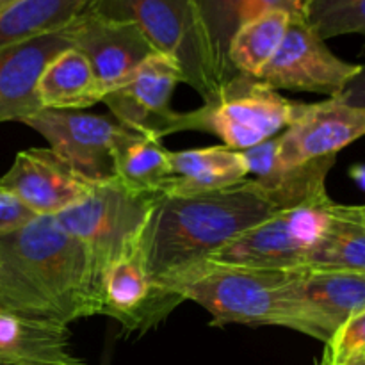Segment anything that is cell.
<instances>
[{
    "label": "cell",
    "mask_w": 365,
    "mask_h": 365,
    "mask_svg": "<svg viewBox=\"0 0 365 365\" xmlns=\"http://www.w3.org/2000/svg\"><path fill=\"white\" fill-rule=\"evenodd\" d=\"M335 160L337 157H327L289 168L269 182L245 178L216 191L157 196L141 235L155 287L166 294L163 289L173 278L216 255L280 209L327 195V177Z\"/></svg>",
    "instance_id": "1"
},
{
    "label": "cell",
    "mask_w": 365,
    "mask_h": 365,
    "mask_svg": "<svg viewBox=\"0 0 365 365\" xmlns=\"http://www.w3.org/2000/svg\"><path fill=\"white\" fill-rule=\"evenodd\" d=\"M100 309L88 255L56 217L0 234V316L70 327Z\"/></svg>",
    "instance_id": "2"
},
{
    "label": "cell",
    "mask_w": 365,
    "mask_h": 365,
    "mask_svg": "<svg viewBox=\"0 0 365 365\" xmlns=\"http://www.w3.org/2000/svg\"><path fill=\"white\" fill-rule=\"evenodd\" d=\"M294 271V269H292ZM292 271L203 260L163 289L180 305L195 302L205 309L212 327H285Z\"/></svg>",
    "instance_id": "3"
},
{
    "label": "cell",
    "mask_w": 365,
    "mask_h": 365,
    "mask_svg": "<svg viewBox=\"0 0 365 365\" xmlns=\"http://www.w3.org/2000/svg\"><path fill=\"white\" fill-rule=\"evenodd\" d=\"M305 102L280 95L259 78L235 73L214 98L198 109L175 113L170 134L209 132L232 150H248L277 138L302 113Z\"/></svg>",
    "instance_id": "4"
},
{
    "label": "cell",
    "mask_w": 365,
    "mask_h": 365,
    "mask_svg": "<svg viewBox=\"0 0 365 365\" xmlns=\"http://www.w3.org/2000/svg\"><path fill=\"white\" fill-rule=\"evenodd\" d=\"M155 198L153 192L139 191L114 177L95 182L82 202L53 216L84 248L98 296L107 267L141 242Z\"/></svg>",
    "instance_id": "5"
},
{
    "label": "cell",
    "mask_w": 365,
    "mask_h": 365,
    "mask_svg": "<svg viewBox=\"0 0 365 365\" xmlns=\"http://www.w3.org/2000/svg\"><path fill=\"white\" fill-rule=\"evenodd\" d=\"M93 7L135 21L153 50L177 63L184 84L191 86L203 102L214 98L228 82L191 0H93Z\"/></svg>",
    "instance_id": "6"
},
{
    "label": "cell",
    "mask_w": 365,
    "mask_h": 365,
    "mask_svg": "<svg viewBox=\"0 0 365 365\" xmlns=\"http://www.w3.org/2000/svg\"><path fill=\"white\" fill-rule=\"evenodd\" d=\"M334 205L327 192L280 209L207 260L269 271L302 269L323 237Z\"/></svg>",
    "instance_id": "7"
},
{
    "label": "cell",
    "mask_w": 365,
    "mask_h": 365,
    "mask_svg": "<svg viewBox=\"0 0 365 365\" xmlns=\"http://www.w3.org/2000/svg\"><path fill=\"white\" fill-rule=\"evenodd\" d=\"M365 309V274L337 269H294L289 282V330L323 342Z\"/></svg>",
    "instance_id": "8"
},
{
    "label": "cell",
    "mask_w": 365,
    "mask_h": 365,
    "mask_svg": "<svg viewBox=\"0 0 365 365\" xmlns=\"http://www.w3.org/2000/svg\"><path fill=\"white\" fill-rule=\"evenodd\" d=\"M359 71L360 64L335 56L305 18L294 16L277 53L257 78L277 91L317 93L335 98Z\"/></svg>",
    "instance_id": "9"
},
{
    "label": "cell",
    "mask_w": 365,
    "mask_h": 365,
    "mask_svg": "<svg viewBox=\"0 0 365 365\" xmlns=\"http://www.w3.org/2000/svg\"><path fill=\"white\" fill-rule=\"evenodd\" d=\"M48 141V148L91 182L114 178L113 148L123 125L107 114L41 109L21 120Z\"/></svg>",
    "instance_id": "10"
},
{
    "label": "cell",
    "mask_w": 365,
    "mask_h": 365,
    "mask_svg": "<svg viewBox=\"0 0 365 365\" xmlns=\"http://www.w3.org/2000/svg\"><path fill=\"white\" fill-rule=\"evenodd\" d=\"M70 45L91 64L106 95L157 53L135 21L110 16L91 6L64 27Z\"/></svg>",
    "instance_id": "11"
},
{
    "label": "cell",
    "mask_w": 365,
    "mask_h": 365,
    "mask_svg": "<svg viewBox=\"0 0 365 365\" xmlns=\"http://www.w3.org/2000/svg\"><path fill=\"white\" fill-rule=\"evenodd\" d=\"M364 135L365 109L346 106L337 96L305 103L296 120L277 135L278 175L312 160L337 157Z\"/></svg>",
    "instance_id": "12"
},
{
    "label": "cell",
    "mask_w": 365,
    "mask_h": 365,
    "mask_svg": "<svg viewBox=\"0 0 365 365\" xmlns=\"http://www.w3.org/2000/svg\"><path fill=\"white\" fill-rule=\"evenodd\" d=\"M182 78L180 68L170 57L153 53L143 61L130 77L103 96L110 116L125 128L166 138L177 110L171 109V96Z\"/></svg>",
    "instance_id": "13"
},
{
    "label": "cell",
    "mask_w": 365,
    "mask_h": 365,
    "mask_svg": "<svg viewBox=\"0 0 365 365\" xmlns=\"http://www.w3.org/2000/svg\"><path fill=\"white\" fill-rule=\"evenodd\" d=\"M95 182L81 177L50 148L18 152L0 187L13 192L36 216H57L89 195Z\"/></svg>",
    "instance_id": "14"
},
{
    "label": "cell",
    "mask_w": 365,
    "mask_h": 365,
    "mask_svg": "<svg viewBox=\"0 0 365 365\" xmlns=\"http://www.w3.org/2000/svg\"><path fill=\"white\" fill-rule=\"evenodd\" d=\"M100 316L110 317L123 330L138 334L155 328L178 307L152 282L141 242L107 267L100 284Z\"/></svg>",
    "instance_id": "15"
},
{
    "label": "cell",
    "mask_w": 365,
    "mask_h": 365,
    "mask_svg": "<svg viewBox=\"0 0 365 365\" xmlns=\"http://www.w3.org/2000/svg\"><path fill=\"white\" fill-rule=\"evenodd\" d=\"M64 29L0 50V123L20 121L41 110L38 81L53 57L70 48Z\"/></svg>",
    "instance_id": "16"
},
{
    "label": "cell",
    "mask_w": 365,
    "mask_h": 365,
    "mask_svg": "<svg viewBox=\"0 0 365 365\" xmlns=\"http://www.w3.org/2000/svg\"><path fill=\"white\" fill-rule=\"evenodd\" d=\"M248 175V164L241 150L225 145L171 152V177L159 196L216 191L245 180Z\"/></svg>",
    "instance_id": "17"
},
{
    "label": "cell",
    "mask_w": 365,
    "mask_h": 365,
    "mask_svg": "<svg viewBox=\"0 0 365 365\" xmlns=\"http://www.w3.org/2000/svg\"><path fill=\"white\" fill-rule=\"evenodd\" d=\"M36 93L41 109L52 110L88 109L106 96L89 61L73 46L50 61L39 77Z\"/></svg>",
    "instance_id": "18"
},
{
    "label": "cell",
    "mask_w": 365,
    "mask_h": 365,
    "mask_svg": "<svg viewBox=\"0 0 365 365\" xmlns=\"http://www.w3.org/2000/svg\"><path fill=\"white\" fill-rule=\"evenodd\" d=\"M70 339L68 327L0 316V351L20 365H86Z\"/></svg>",
    "instance_id": "19"
},
{
    "label": "cell",
    "mask_w": 365,
    "mask_h": 365,
    "mask_svg": "<svg viewBox=\"0 0 365 365\" xmlns=\"http://www.w3.org/2000/svg\"><path fill=\"white\" fill-rule=\"evenodd\" d=\"M113 164L118 180L157 196L171 177V152L163 139L125 127L114 141Z\"/></svg>",
    "instance_id": "20"
},
{
    "label": "cell",
    "mask_w": 365,
    "mask_h": 365,
    "mask_svg": "<svg viewBox=\"0 0 365 365\" xmlns=\"http://www.w3.org/2000/svg\"><path fill=\"white\" fill-rule=\"evenodd\" d=\"M305 267L365 274V217L359 205L335 203L330 223Z\"/></svg>",
    "instance_id": "21"
},
{
    "label": "cell",
    "mask_w": 365,
    "mask_h": 365,
    "mask_svg": "<svg viewBox=\"0 0 365 365\" xmlns=\"http://www.w3.org/2000/svg\"><path fill=\"white\" fill-rule=\"evenodd\" d=\"M91 4L93 0H18L0 13V50L61 31Z\"/></svg>",
    "instance_id": "22"
},
{
    "label": "cell",
    "mask_w": 365,
    "mask_h": 365,
    "mask_svg": "<svg viewBox=\"0 0 365 365\" xmlns=\"http://www.w3.org/2000/svg\"><path fill=\"white\" fill-rule=\"evenodd\" d=\"M291 18L284 11H271L239 25L228 46L232 68L237 73L259 77L284 41Z\"/></svg>",
    "instance_id": "23"
},
{
    "label": "cell",
    "mask_w": 365,
    "mask_h": 365,
    "mask_svg": "<svg viewBox=\"0 0 365 365\" xmlns=\"http://www.w3.org/2000/svg\"><path fill=\"white\" fill-rule=\"evenodd\" d=\"M212 56L225 77L230 81L237 71L228 61V46L241 25L245 0H191Z\"/></svg>",
    "instance_id": "24"
},
{
    "label": "cell",
    "mask_w": 365,
    "mask_h": 365,
    "mask_svg": "<svg viewBox=\"0 0 365 365\" xmlns=\"http://www.w3.org/2000/svg\"><path fill=\"white\" fill-rule=\"evenodd\" d=\"M303 18L324 41L346 34L365 36V0H303Z\"/></svg>",
    "instance_id": "25"
},
{
    "label": "cell",
    "mask_w": 365,
    "mask_h": 365,
    "mask_svg": "<svg viewBox=\"0 0 365 365\" xmlns=\"http://www.w3.org/2000/svg\"><path fill=\"white\" fill-rule=\"evenodd\" d=\"M365 348V309L353 316L334 339L324 346V351L335 364L348 360Z\"/></svg>",
    "instance_id": "26"
},
{
    "label": "cell",
    "mask_w": 365,
    "mask_h": 365,
    "mask_svg": "<svg viewBox=\"0 0 365 365\" xmlns=\"http://www.w3.org/2000/svg\"><path fill=\"white\" fill-rule=\"evenodd\" d=\"M245 155L246 164H248L250 173L257 180H273L278 175L277 168V138L264 141L260 145L253 146V148L241 150Z\"/></svg>",
    "instance_id": "27"
},
{
    "label": "cell",
    "mask_w": 365,
    "mask_h": 365,
    "mask_svg": "<svg viewBox=\"0 0 365 365\" xmlns=\"http://www.w3.org/2000/svg\"><path fill=\"white\" fill-rule=\"evenodd\" d=\"M34 217L36 214L21 200L0 187V234L16 230Z\"/></svg>",
    "instance_id": "28"
},
{
    "label": "cell",
    "mask_w": 365,
    "mask_h": 365,
    "mask_svg": "<svg viewBox=\"0 0 365 365\" xmlns=\"http://www.w3.org/2000/svg\"><path fill=\"white\" fill-rule=\"evenodd\" d=\"M271 11H284L292 18L303 16V0H245L241 11V24L271 13Z\"/></svg>",
    "instance_id": "29"
},
{
    "label": "cell",
    "mask_w": 365,
    "mask_h": 365,
    "mask_svg": "<svg viewBox=\"0 0 365 365\" xmlns=\"http://www.w3.org/2000/svg\"><path fill=\"white\" fill-rule=\"evenodd\" d=\"M346 106L365 109V64H360V71L351 78L344 91L337 96Z\"/></svg>",
    "instance_id": "30"
},
{
    "label": "cell",
    "mask_w": 365,
    "mask_h": 365,
    "mask_svg": "<svg viewBox=\"0 0 365 365\" xmlns=\"http://www.w3.org/2000/svg\"><path fill=\"white\" fill-rule=\"evenodd\" d=\"M316 365H365V355L360 351V353H356V355L349 356V359L344 360V362L335 364L334 360L330 359V355H328L327 351H323V356H321V360Z\"/></svg>",
    "instance_id": "31"
},
{
    "label": "cell",
    "mask_w": 365,
    "mask_h": 365,
    "mask_svg": "<svg viewBox=\"0 0 365 365\" xmlns=\"http://www.w3.org/2000/svg\"><path fill=\"white\" fill-rule=\"evenodd\" d=\"M349 177L353 178L356 185L365 191V164H355L349 168Z\"/></svg>",
    "instance_id": "32"
},
{
    "label": "cell",
    "mask_w": 365,
    "mask_h": 365,
    "mask_svg": "<svg viewBox=\"0 0 365 365\" xmlns=\"http://www.w3.org/2000/svg\"><path fill=\"white\" fill-rule=\"evenodd\" d=\"M14 2H18V0H0V13H2L4 9H7L9 6H13Z\"/></svg>",
    "instance_id": "33"
},
{
    "label": "cell",
    "mask_w": 365,
    "mask_h": 365,
    "mask_svg": "<svg viewBox=\"0 0 365 365\" xmlns=\"http://www.w3.org/2000/svg\"><path fill=\"white\" fill-rule=\"evenodd\" d=\"M0 360H2V362H9V364H14V365H20V364L14 362V360L11 359V356H7L6 353H2V351H0Z\"/></svg>",
    "instance_id": "34"
},
{
    "label": "cell",
    "mask_w": 365,
    "mask_h": 365,
    "mask_svg": "<svg viewBox=\"0 0 365 365\" xmlns=\"http://www.w3.org/2000/svg\"><path fill=\"white\" fill-rule=\"evenodd\" d=\"M359 209H360V212H362V216L365 217V205H359Z\"/></svg>",
    "instance_id": "35"
},
{
    "label": "cell",
    "mask_w": 365,
    "mask_h": 365,
    "mask_svg": "<svg viewBox=\"0 0 365 365\" xmlns=\"http://www.w3.org/2000/svg\"><path fill=\"white\" fill-rule=\"evenodd\" d=\"M0 365H14V364H9V362H2V360H0Z\"/></svg>",
    "instance_id": "36"
},
{
    "label": "cell",
    "mask_w": 365,
    "mask_h": 365,
    "mask_svg": "<svg viewBox=\"0 0 365 365\" xmlns=\"http://www.w3.org/2000/svg\"><path fill=\"white\" fill-rule=\"evenodd\" d=\"M362 56H365V45H364V48H362Z\"/></svg>",
    "instance_id": "37"
},
{
    "label": "cell",
    "mask_w": 365,
    "mask_h": 365,
    "mask_svg": "<svg viewBox=\"0 0 365 365\" xmlns=\"http://www.w3.org/2000/svg\"><path fill=\"white\" fill-rule=\"evenodd\" d=\"M362 353H364V355H365V348H364V349H362Z\"/></svg>",
    "instance_id": "38"
}]
</instances>
